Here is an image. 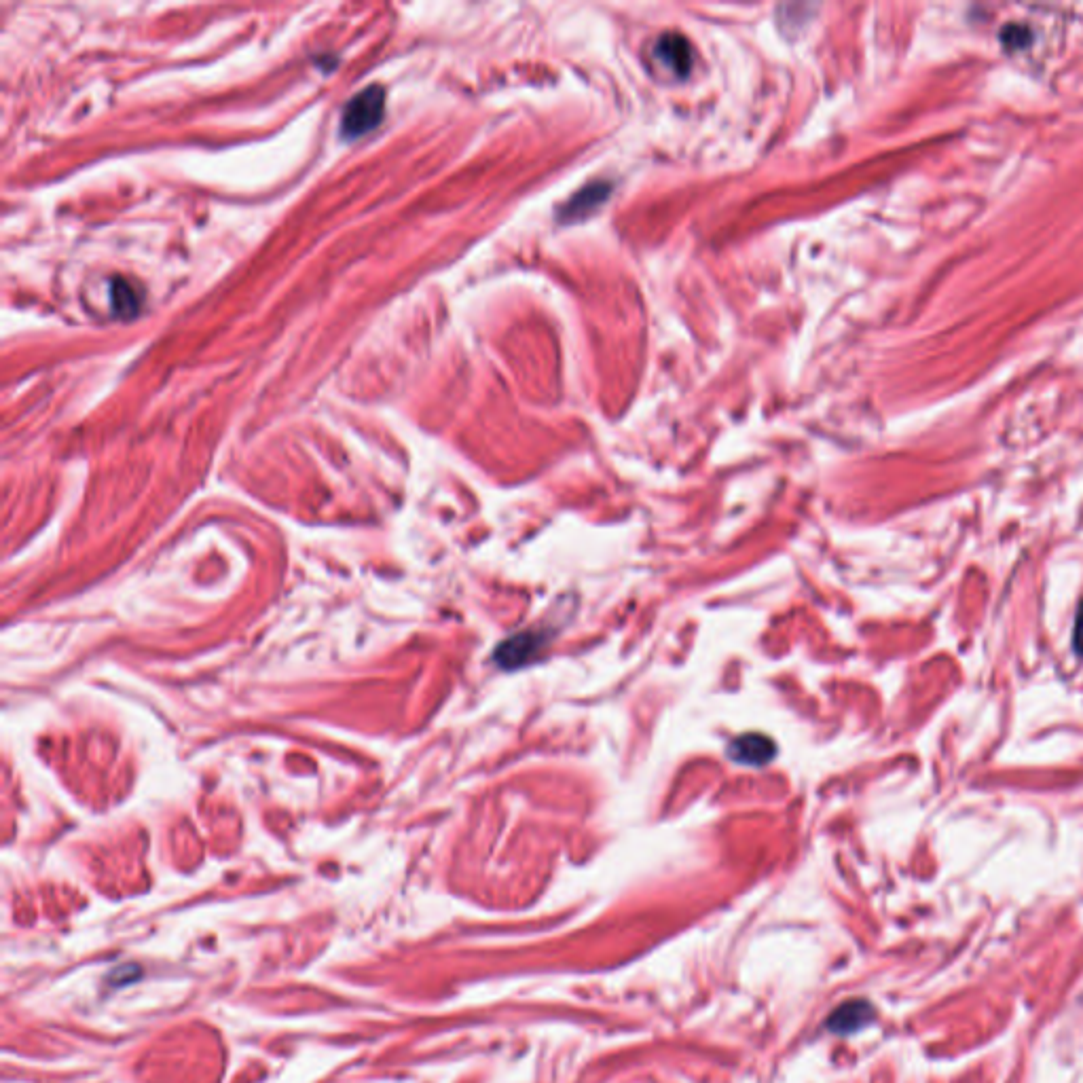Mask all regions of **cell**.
<instances>
[{
  "instance_id": "6da1fadb",
  "label": "cell",
  "mask_w": 1083,
  "mask_h": 1083,
  "mask_svg": "<svg viewBox=\"0 0 1083 1083\" xmlns=\"http://www.w3.org/2000/svg\"><path fill=\"white\" fill-rule=\"evenodd\" d=\"M652 66L671 81H682L694 66V49L686 36L665 32L650 47Z\"/></svg>"
},
{
  "instance_id": "7a4b0ae2",
  "label": "cell",
  "mask_w": 1083,
  "mask_h": 1083,
  "mask_svg": "<svg viewBox=\"0 0 1083 1083\" xmlns=\"http://www.w3.org/2000/svg\"><path fill=\"white\" fill-rule=\"evenodd\" d=\"M383 110H385L383 89L377 85L362 89L360 94L352 98L350 104H347L343 110L341 134L345 138H360L364 134H369L381 123Z\"/></svg>"
},
{
  "instance_id": "3957f363",
  "label": "cell",
  "mask_w": 1083,
  "mask_h": 1083,
  "mask_svg": "<svg viewBox=\"0 0 1083 1083\" xmlns=\"http://www.w3.org/2000/svg\"><path fill=\"white\" fill-rule=\"evenodd\" d=\"M777 754L775 741L766 737V734H743L737 737L728 747V756L745 766H764Z\"/></svg>"
},
{
  "instance_id": "277c9868",
  "label": "cell",
  "mask_w": 1083,
  "mask_h": 1083,
  "mask_svg": "<svg viewBox=\"0 0 1083 1083\" xmlns=\"http://www.w3.org/2000/svg\"><path fill=\"white\" fill-rule=\"evenodd\" d=\"M540 650H542L540 635L519 633L515 637L506 639L502 646H498V650H495V660H498L500 667L510 671L515 667H523L525 663H529V660H534V656Z\"/></svg>"
},
{
  "instance_id": "5b68a950",
  "label": "cell",
  "mask_w": 1083,
  "mask_h": 1083,
  "mask_svg": "<svg viewBox=\"0 0 1083 1083\" xmlns=\"http://www.w3.org/2000/svg\"><path fill=\"white\" fill-rule=\"evenodd\" d=\"M612 193V185L610 182H593V185L584 187L582 191H578L572 199L567 201V204L563 206V212H561V220H569V223H574V220H582L589 214H593L599 206L605 204V199L610 197Z\"/></svg>"
},
{
  "instance_id": "8992f818",
  "label": "cell",
  "mask_w": 1083,
  "mask_h": 1083,
  "mask_svg": "<svg viewBox=\"0 0 1083 1083\" xmlns=\"http://www.w3.org/2000/svg\"><path fill=\"white\" fill-rule=\"evenodd\" d=\"M870 1018H872V1007L866 1001H849L840 1005L830 1016L828 1029L838 1035H847L861 1029L864 1024H868Z\"/></svg>"
},
{
  "instance_id": "52a82bcc",
  "label": "cell",
  "mask_w": 1083,
  "mask_h": 1083,
  "mask_svg": "<svg viewBox=\"0 0 1083 1083\" xmlns=\"http://www.w3.org/2000/svg\"><path fill=\"white\" fill-rule=\"evenodd\" d=\"M110 305H113L115 314L119 318L123 320L134 318L140 309V297L134 284H130L123 278L113 280V286H110Z\"/></svg>"
},
{
  "instance_id": "ba28073f",
  "label": "cell",
  "mask_w": 1083,
  "mask_h": 1083,
  "mask_svg": "<svg viewBox=\"0 0 1083 1083\" xmlns=\"http://www.w3.org/2000/svg\"><path fill=\"white\" fill-rule=\"evenodd\" d=\"M1073 648L1079 656H1083V601L1075 616V629H1073Z\"/></svg>"
}]
</instances>
